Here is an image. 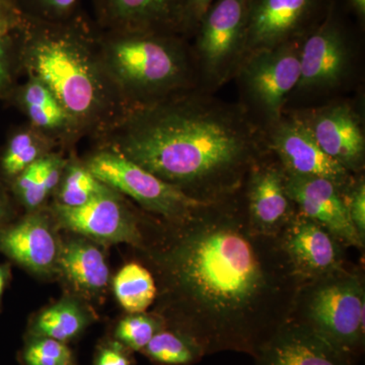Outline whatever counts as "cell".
Masks as SVG:
<instances>
[{"instance_id": "obj_1", "label": "cell", "mask_w": 365, "mask_h": 365, "mask_svg": "<svg viewBox=\"0 0 365 365\" xmlns=\"http://www.w3.org/2000/svg\"><path fill=\"white\" fill-rule=\"evenodd\" d=\"M239 193L163 220L137 248L157 283L153 313L205 356L254 357L289 319L302 285L278 237L252 227Z\"/></svg>"}, {"instance_id": "obj_2", "label": "cell", "mask_w": 365, "mask_h": 365, "mask_svg": "<svg viewBox=\"0 0 365 365\" xmlns=\"http://www.w3.org/2000/svg\"><path fill=\"white\" fill-rule=\"evenodd\" d=\"M97 143L202 202L239 193L263 153L239 107L190 90L128 110Z\"/></svg>"}, {"instance_id": "obj_3", "label": "cell", "mask_w": 365, "mask_h": 365, "mask_svg": "<svg viewBox=\"0 0 365 365\" xmlns=\"http://www.w3.org/2000/svg\"><path fill=\"white\" fill-rule=\"evenodd\" d=\"M100 32L79 14L61 21L28 19L21 45V71L44 83L81 136L97 143L128 111L103 64Z\"/></svg>"}, {"instance_id": "obj_4", "label": "cell", "mask_w": 365, "mask_h": 365, "mask_svg": "<svg viewBox=\"0 0 365 365\" xmlns=\"http://www.w3.org/2000/svg\"><path fill=\"white\" fill-rule=\"evenodd\" d=\"M98 47L106 71L127 110L191 88L193 71L182 36L101 30Z\"/></svg>"}, {"instance_id": "obj_5", "label": "cell", "mask_w": 365, "mask_h": 365, "mask_svg": "<svg viewBox=\"0 0 365 365\" xmlns=\"http://www.w3.org/2000/svg\"><path fill=\"white\" fill-rule=\"evenodd\" d=\"M365 287L361 274L344 267L300 287L289 319L359 359L364 349Z\"/></svg>"}, {"instance_id": "obj_6", "label": "cell", "mask_w": 365, "mask_h": 365, "mask_svg": "<svg viewBox=\"0 0 365 365\" xmlns=\"http://www.w3.org/2000/svg\"><path fill=\"white\" fill-rule=\"evenodd\" d=\"M83 162L101 182L160 220H179L209 203L186 195L121 153L104 146H97Z\"/></svg>"}, {"instance_id": "obj_7", "label": "cell", "mask_w": 365, "mask_h": 365, "mask_svg": "<svg viewBox=\"0 0 365 365\" xmlns=\"http://www.w3.org/2000/svg\"><path fill=\"white\" fill-rule=\"evenodd\" d=\"M249 0H215L199 21L194 52L209 83L220 86L245 58Z\"/></svg>"}, {"instance_id": "obj_8", "label": "cell", "mask_w": 365, "mask_h": 365, "mask_svg": "<svg viewBox=\"0 0 365 365\" xmlns=\"http://www.w3.org/2000/svg\"><path fill=\"white\" fill-rule=\"evenodd\" d=\"M58 230L98 245L128 244L139 248L144 235L140 220L121 194L112 190L79 207L47 205Z\"/></svg>"}, {"instance_id": "obj_9", "label": "cell", "mask_w": 365, "mask_h": 365, "mask_svg": "<svg viewBox=\"0 0 365 365\" xmlns=\"http://www.w3.org/2000/svg\"><path fill=\"white\" fill-rule=\"evenodd\" d=\"M332 2L249 0L245 58L252 53L302 40L325 18Z\"/></svg>"}, {"instance_id": "obj_10", "label": "cell", "mask_w": 365, "mask_h": 365, "mask_svg": "<svg viewBox=\"0 0 365 365\" xmlns=\"http://www.w3.org/2000/svg\"><path fill=\"white\" fill-rule=\"evenodd\" d=\"M349 31L333 0L325 18L300 41V78L297 88L324 90L339 86L351 66Z\"/></svg>"}, {"instance_id": "obj_11", "label": "cell", "mask_w": 365, "mask_h": 365, "mask_svg": "<svg viewBox=\"0 0 365 365\" xmlns=\"http://www.w3.org/2000/svg\"><path fill=\"white\" fill-rule=\"evenodd\" d=\"M300 41L252 53L237 71L250 98L271 123L282 116L287 96L299 85Z\"/></svg>"}, {"instance_id": "obj_12", "label": "cell", "mask_w": 365, "mask_h": 365, "mask_svg": "<svg viewBox=\"0 0 365 365\" xmlns=\"http://www.w3.org/2000/svg\"><path fill=\"white\" fill-rule=\"evenodd\" d=\"M265 143L288 176L324 178L343 193L353 182L351 173L322 150L300 116H281L272 122Z\"/></svg>"}, {"instance_id": "obj_13", "label": "cell", "mask_w": 365, "mask_h": 365, "mask_svg": "<svg viewBox=\"0 0 365 365\" xmlns=\"http://www.w3.org/2000/svg\"><path fill=\"white\" fill-rule=\"evenodd\" d=\"M58 230L47 205L26 212L0 230V254L26 272L51 279L57 276L61 246Z\"/></svg>"}, {"instance_id": "obj_14", "label": "cell", "mask_w": 365, "mask_h": 365, "mask_svg": "<svg viewBox=\"0 0 365 365\" xmlns=\"http://www.w3.org/2000/svg\"><path fill=\"white\" fill-rule=\"evenodd\" d=\"M278 240L302 284L345 266L344 244L299 211L283 228Z\"/></svg>"}, {"instance_id": "obj_15", "label": "cell", "mask_w": 365, "mask_h": 365, "mask_svg": "<svg viewBox=\"0 0 365 365\" xmlns=\"http://www.w3.org/2000/svg\"><path fill=\"white\" fill-rule=\"evenodd\" d=\"M287 190L300 213L327 228L345 246L364 248V241L350 220L337 185L324 178L287 175Z\"/></svg>"}, {"instance_id": "obj_16", "label": "cell", "mask_w": 365, "mask_h": 365, "mask_svg": "<svg viewBox=\"0 0 365 365\" xmlns=\"http://www.w3.org/2000/svg\"><path fill=\"white\" fill-rule=\"evenodd\" d=\"M244 187L252 227L262 235L278 237L297 212V206L287 194L282 167L260 160L250 170Z\"/></svg>"}, {"instance_id": "obj_17", "label": "cell", "mask_w": 365, "mask_h": 365, "mask_svg": "<svg viewBox=\"0 0 365 365\" xmlns=\"http://www.w3.org/2000/svg\"><path fill=\"white\" fill-rule=\"evenodd\" d=\"M255 365H355L309 327L289 319L253 357Z\"/></svg>"}, {"instance_id": "obj_18", "label": "cell", "mask_w": 365, "mask_h": 365, "mask_svg": "<svg viewBox=\"0 0 365 365\" xmlns=\"http://www.w3.org/2000/svg\"><path fill=\"white\" fill-rule=\"evenodd\" d=\"M300 118L327 155L349 173L359 172L364 168V130L359 117L349 106H328Z\"/></svg>"}, {"instance_id": "obj_19", "label": "cell", "mask_w": 365, "mask_h": 365, "mask_svg": "<svg viewBox=\"0 0 365 365\" xmlns=\"http://www.w3.org/2000/svg\"><path fill=\"white\" fill-rule=\"evenodd\" d=\"M184 4L185 0H93L100 30L180 36Z\"/></svg>"}, {"instance_id": "obj_20", "label": "cell", "mask_w": 365, "mask_h": 365, "mask_svg": "<svg viewBox=\"0 0 365 365\" xmlns=\"http://www.w3.org/2000/svg\"><path fill=\"white\" fill-rule=\"evenodd\" d=\"M57 277L66 283L69 294L88 302L102 299L111 279L100 245L74 234L61 237Z\"/></svg>"}, {"instance_id": "obj_21", "label": "cell", "mask_w": 365, "mask_h": 365, "mask_svg": "<svg viewBox=\"0 0 365 365\" xmlns=\"http://www.w3.org/2000/svg\"><path fill=\"white\" fill-rule=\"evenodd\" d=\"M4 101L16 106L26 117V123L48 137L57 148H67L81 138L59 101L34 76H26L25 83L14 86Z\"/></svg>"}, {"instance_id": "obj_22", "label": "cell", "mask_w": 365, "mask_h": 365, "mask_svg": "<svg viewBox=\"0 0 365 365\" xmlns=\"http://www.w3.org/2000/svg\"><path fill=\"white\" fill-rule=\"evenodd\" d=\"M95 321L96 314L88 302L67 294L31 317L26 335L51 338L69 344L79 339Z\"/></svg>"}, {"instance_id": "obj_23", "label": "cell", "mask_w": 365, "mask_h": 365, "mask_svg": "<svg viewBox=\"0 0 365 365\" xmlns=\"http://www.w3.org/2000/svg\"><path fill=\"white\" fill-rule=\"evenodd\" d=\"M68 158L57 151L29 165L9 185L14 200L26 212L45 207L58 187Z\"/></svg>"}, {"instance_id": "obj_24", "label": "cell", "mask_w": 365, "mask_h": 365, "mask_svg": "<svg viewBox=\"0 0 365 365\" xmlns=\"http://www.w3.org/2000/svg\"><path fill=\"white\" fill-rule=\"evenodd\" d=\"M56 144L26 123L9 132L0 150V180L9 185L29 165L49 155Z\"/></svg>"}, {"instance_id": "obj_25", "label": "cell", "mask_w": 365, "mask_h": 365, "mask_svg": "<svg viewBox=\"0 0 365 365\" xmlns=\"http://www.w3.org/2000/svg\"><path fill=\"white\" fill-rule=\"evenodd\" d=\"M113 292L127 314L144 313L157 299L155 277L145 266L130 262L112 280Z\"/></svg>"}, {"instance_id": "obj_26", "label": "cell", "mask_w": 365, "mask_h": 365, "mask_svg": "<svg viewBox=\"0 0 365 365\" xmlns=\"http://www.w3.org/2000/svg\"><path fill=\"white\" fill-rule=\"evenodd\" d=\"M112 190L91 174L83 160L71 158L53 194L52 203L66 207H79Z\"/></svg>"}, {"instance_id": "obj_27", "label": "cell", "mask_w": 365, "mask_h": 365, "mask_svg": "<svg viewBox=\"0 0 365 365\" xmlns=\"http://www.w3.org/2000/svg\"><path fill=\"white\" fill-rule=\"evenodd\" d=\"M140 353L158 365H194L205 356L193 338L168 327L155 334Z\"/></svg>"}, {"instance_id": "obj_28", "label": "cell", "mask_w": 365, "mask_h": 365, "mask_svg": "<svg viewBox=\"0 0 365 365\" xmlns=\"http://www.w3.org/2000/svg\"><path fill=\"white\" fill-rule=\"evenodd\" d=\"M165 327L163 318L153 312L127 314L117 322L110 338L123 345L129 351L141 352L155 334Z\"/></svg>"}, {"instance_id": "obj_29", "label": "cell", "mask_w": 365, "mask_h": 365, "mask_svg": "<svg viewBox=\"0 0 365 365\" xmlns=\"http://www.w3.org/2000/svg\"><path fill=\"white\" fill-rule=\"evenodd\" d=\"M18 361L21 365H76L68 344L26 334Z\"/></svg>"}, {"instance_id": "obj_30", "label": "cell", "mask_w": 365, "mask_h": 365, "mask_svg": "<svg viewBox=\"0 0 365 365\" xmlns=\"http://www.w3.org/2000/svg\"><path fill=\"white\" fill-rule=\"evenodd\" d=\"M24 28L0 40V100H6L14 86L18 85L19 74L23 72L21 45Z\"/></svg>"}, {"instance_id": "obj_31", "label": "cell", "mask_w": 365, "mask_h": 365, "mask_svg": "<svg viewBox=\"0 0 365 365\" xmlns=\"http://www.w3.org/2000/svg\"><path fill=\"white\" fill-rule=\"evenodd\" d=\"M21 9L31 20L61 21L78 14L81 0H18Z\"/></svg>"}, {"instance_id": "obj_32", "label": "cell", "mask_w": 365, "mask_h": 365, "mask_svg": "<svg viewBox=\"0 0 365 365\" xmlns=\"http://www.w3.org/2000/svg\"><path fill=\"white\" fill-rule=\"evenodd\" d=\"M350 220L362 241L365 240V182L364 178L353 181L343 193Z\"/></svg>"}, {"instance_id": "obj_33", "label": "cell", "mask_w": 365, "mask_h": 365, "mask_svg": "<svg viewBox=\"0 0 365 365\" xmlns=\"http://www.w3.org/2000/svg\"><path fill=\"white\" fill-rule=\"evenodd\" d=\"M131 353L123 345L109 337L98 345L93 365H134Z\"/></svg>"}, {"instance_id": "obj_34", "label": "cell", "mask_w": 365, "mask_h": 365, "mask_svg": "<svg viewBox=\"0 0 365 365\" xmlns=\"http://www.w3.org/2000/svg\"><path fill=\"white\" fill-rule=\"evenodd\" d=\"M26 23L18 0H0V40L21 30Z\"/></svg>"}, {"instance_id": "obj_35", "label": "cell", "mask_w": 365, "mask_h": 365, "mask_svg": "<svg viewBox=\"0 0 365 365\" xmlns=\"http://www.w3.org/2000/svg\"><path fill=\"white\" fill-rule=\"evenodd\" d=\"M215 0H185L181 24V36H193L199 21Z\"/></svg>"}, {"instance_id": "obj_36", "label": "cell", "mask_w": 365, "mask_h": 365, "mask_svg": "<svg viewBox=\"0 0 365 365\" xmlns=\"http://www.w3.org/2000/svg\"><path fill=\"white\" fill-rule=\"evenodd\" d=\"M18 206L9 187L0 180V230L20 216L18 215Z\"/></svg>"}, {"instance_id": "obj_37", "label": "cell", "mask_w": 365, "mask_h": 365, "mask_svg": "<svg viewBox=\"0 0 365 365\" xmlns=\"http://www.w3.org/2000/svg\"><path fill=\"white\" fill-rule=\"evenodd\" d=\"M11 280V265L9 263L0 264V313L2 311V302L6 288Z\"/></svg>"}, {"instance_id": "obj_38", "label": "cell", "mask_w": 365, "mask_h": 365, "mask_svg": "<svg viewBox=\"0 0 365 365\" xmlns=\"http://www.w3.org/2000/svg\"><path fill=\"white\" fill-rule=\"evenodd\" d=\"M346 6L354 14L355 18L364 23L365 20V0H344Z\"/></svg>"}]
</instances>
